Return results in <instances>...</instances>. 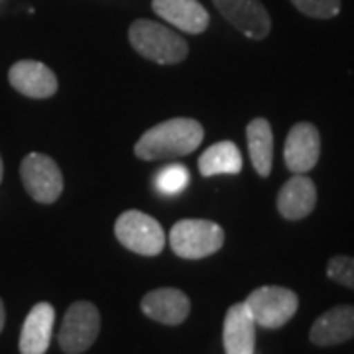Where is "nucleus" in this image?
<instances>
[{"label":"nucleus","mask_w":354,"mask_h":354,"mask_svg":"<svg viewBox=\"0 0 354 354\" xmlns=\"http://www.w3.org/2000/svg\"><path fill=\"white\" fill-rule=\"evenodd\" d=\"M205 138L203 127L193 118H169L142 134L134 146L140 160H176L195 152Z\"/></svg>","instance_id":"nucleus-1"},{"label":"nucleus","mask_w":354,"mask_h":354,"mask_svg":"<svg viewBox=\"0 0 354 354\" xmlns=\"http://www.w3.org/2000/svg\"><path fill=\"white\" fill-rule=\"evenodd\" d=\"M128 39L142 57L160 65L181 64L189 53V46L185 39L177 36V32L153 20L142 18L132 22L128 30Z\"/></svg>","instance_id":"nucleus-2"},{"label":"nucleus","mask_w":354,"mask_h":354,"mask_svg":"<svg viewBox=\"0 0 354 354\" xmlns=\"http://www.w3.org/2000/svg\"><path fill=\"white\" fill-rule=\"evenodd\" d=\"M225 244V230L221 225L205 218L177 221L169 232L171 250L185 260H201L218 252Z\"/></svg>","instance_id":"nucleus-3"},{"label":"nucleus","mask_w":354,"mask_h":354,"mask_svg":"<svg viewBox=\"0 0 354 354\" xmlns=\"http://www.w3.org/2000/svg\"><path fill=\"white\" fill-rule=\"evenodd\" d=\"M114 234L124 248L140 256H158L165 246V232L162 225L153 216L134 209L116 218Z\"/></svg>","instance_id":"nucleus-4"},{"label":"nucleus","mask_w":354,"mask_h":354,"mask_svg":"<svg viewBox=\"0 0 354 354\" xmlns=\"http://www.w3.org/2000/svg\"><path fill=\"white\" fill-rule=\"evenodd\" d=\"M244 305L256 325L264 329H279L297 313L299 297L295 291L281 286H262L246 297Z\"/></svg>","instance_id":"nucleus-5"},{"label":"nucleus","mask_w":354,"mask_h":354,"mask_svg":"<svg viewBox=\"0 0 354 354\" xmlns=\"http://www.w3.org/2000/svg\"><path fill=\"white\" fill-rule=\"evenodd\" d=\"M101 333V313L91 301H75L67 309L57 335L65 354H83L93 346Z\"/></svg>","instance_id":"nucleus-6"},{"label":"nucleus","mask_w":354,"mask_h":354,"mask_svg":"<svg viewBox=\"0 0 354 354\" xmlns=\"http://www.w3.org/2000/svg\"><path fill=\"white\" fill-rule=\"evenodd\" d=\"M20 177L34 201L50 205L64 193V174L55 160L46 153H28L20 164Z\"/></svg>","instance_id":"nucleus-7"},{"label":"nucleus","mask_w":354,"mask_h":354,"mask_svg":"<svg viewBox=\"0 0 354 354\" xmlns=\"http://www.w3.org/2000/svg\"><path fill=\"white\" fill-rule=\"evenodd\" d=\"M213 4L246 38L258 41L270 36L272 18L260 0H213Z\"/></svg>","instance_id":"nucleus-8"},{"label":"nucleus","mask_w":354,"mask_h":354,"mask_svg":"<svg viewBox=\"0 0 354 354\" xmlns=\"http://www.w3.org/2000/svg\"><path fill=\"white\" fill-rule=\"evenodd\" d=\"M321 158V134L311 122H297L288 132L283 146L286 167L291 174L311 171Z\"/></svg>","instance_id":"nucleus-9"},{"label":"nucleus","mask_w":354,"mask_h":354,"mask_svg":"<svg viewBox=\"0 0 354 354\" xmlns=\"http://www.w3.org/2000/svg\"><path fill=\"white\" fill-rule=\"evenodd\" d=\"M8 81L28 99H50L57 93V77L48 65L34 59L16 62L8 71Z\"/></svg>","instance_id":"nucleus-10"},{"label":"nucleus","mask_w":354,"mask_h":354,"mask_svg":"<svg viewBox=\"0 0 354 354\" xmlns=\"http://www.w3.org/2000/svg\"><path fill=\"white\" fill-rule=\"evenodd\" d=\"M140 309L146 317H150L156 323L162 325H181L191 311L189 297L176 288H160L148 291L142 301Z\"/></svg>","instance_id":"nucleus-11"},{"label":"nucleus","mask_w":354,"mask_h":354,"mask_svg":"<svg viewBox=\"0 0 354 354\" xmlns=\"http://www.w3.org/2000/svg\"><path fill=\"white\" fill-rule=\"evenodd\" d=\"M317 205V185L305 174H293L278 193L276 207L286 221H301L313 213Z\"/></svg>","instance_id":"nucleus-12"},{"label":"nucleus","mask_w":354,"mask_h":354,"mask_svg":"<svg viewBox=\"0 0 354 354\" xmlns=\"http://www.w3.org/2000/svg\"><path fill=\"white\" fill-rule=\"evenodd\" d=\"M354 339V305L330 307L317 317L309 330V341L317 346H335Z\"/></svg>","instance_id":"nucleus-13"},{"label":"nucleus","mask_w":354,"mask_h":354,"mask_svg":"<svg viewBox=\"0 0 354 354\" xmlns=\"http://www.w3.org/2000/svg\"><path fill=\"white\" fill-rule=\"evenodd\" d=\"M55 323V309L48 301L36 304L26 317L18 348L20 354H46L50 348Z\"/></svg>","instance_id":"nucleus-14"},{"label":"nucleus","mask_w":354,"mask_h":354,"mask_svg":"<svg viewBox=\"0 0 354 354\" xmlns=\"http://www.w3.org/2000/svg\"><path fill=\"white\" fill-rule=\"evenodd\" d=\"M153 12L187 34H201L209 28V12L199 0H152Z\"/></svg>","instance_id":"nucleus-15"},{"label":"nucleus","mask_w":354,"mask_h":354,"mask_svg":"<svg viewBox=\"0 0 354 354\" xmlns=\"http://www.w3.org/2000/svg\"><path fill=\"white\" fill-rule=\"evenodd\" d=\"M223 344L225 354H254L256 323L244 301L228 307L223 323Z\"/></svg>","instance_id":"nucleus-16"},{"label":"nucleus","mask_w":354,"mask_h":354,"mask_svg":"<svg viewBox=\"0 0 354 354\" xmlns=\"http://www.w3.org/2000/svg\"><path fill=\"white\" fill-rule=\"evenodd\" d=\"M246 140H248V153L256 174L268 177L274 164V132L272 124L266 118H254L246 127Z\"/></svg>","instance_id":"nucleus-17"},{"label":"nucleus","mask_w":354,"mask_h":354,"mask_svg":"<svg viewBox=\"0 0 354 354\" xmlns=\"http://www.w3.org/2000/svg\"><path fill=\"white\" fill-rule=\"evenodd\" d=\"M199 171L203 177L236 176L242 171V156L234 142L225 140L207 148L199 158Z\"/></svg>","instance_id":"nucleus-18"},{"label":"nucleus","mask_w":354,"mask_h":354,"mask_svg":"<svg viewBox=\"0 0 354 354\" xmlns=\"http://www.w3.org/2000/svg\"><path fill=\"white\" fill-rule=\"evenodd\" d=\"M187 183H189V171L181 164L167 165L156 177V187L164 195H177L187 187Z\"/></svg>","instance_id":"nucleus-19"},{"label":"nucleus","mask_w":354,"mask_h":354,"mask_svg":"<svg viewBox=\"0 0 354 354\" xmlns=\"http://www.w3.org/2000/svg\"><path fill=\"white\" fill-rule=\"evenodd\" d=\"M305 16L317 20H329L341 12V0H290Z\"/></svg>","instance_id":"nucleus-20"},{"label":"nucleus","mask_w":354,"mask_h":354,"mask_svg":"<svg viewBox=\"0 0 354 354\" xmlns=\"http://www.w3.org/2000/svg\"><path fill=\"white\" fill-rule=\"evenodd\" d=\"M327 276L344 288L354 290V256H333L327 264Z\"/></svg>","instance_id":"nucleus-21"},{"label":"nucleus","mask_w":354,"mask_h":354,"mask_svg":"<svg viewBox=\"0 0 354 354\" xmlns=\"http://www.w3.org/2000/svg\"><path fill=\"white\" fill-rule=\"evenodd\" d=\"M4 323H6V309H4V304L0 299V333L4 329Z\"/></svg>","instance_id":"nucleus-22"},{"label":"nucleus","mask_w":354,"mask_h":354,"mask_svg":"<svg viewBox=\"0 0 354 354\" xmlns=\"http://www.w3.org/2000/svg\"><path fill=\"white\" fill-rule=\"evenodd\" d=\"M2 176H4V164H2V158H0V181H2Z\"/></svg>","instance_id":"nucleus-23"}]
</instances>
